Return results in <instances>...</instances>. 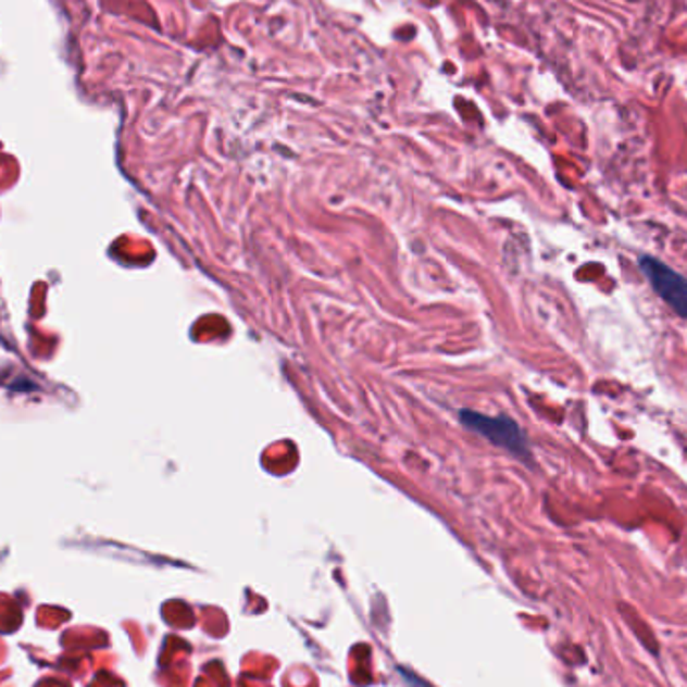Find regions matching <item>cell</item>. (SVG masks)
Returning a JSON list of instances; mask_svg holds the SVG:
<instances>
[{
	"instance_id": "6da1fadb",
	"label": "cell",
	"mask_w": 687,
	"mask_h": 687,
	"mask_svg": "<svg viewBox=\"0 0 687 687\" xmlns=\"http://www.w3.org/2000/svg\"><path fill=\"white\" fill-rule=\"evenodd\" d=\"M639 265L661 300L687 320V279L653 255H641Z\"/></svg>"
},
{
	"instance_id": "7a4b0ae2",
	"label": "cell",
	"mask_w": 687,
	"mask_h": 687,
	"mask_svg": "<svg viewBox=\"0 0 687 687\" xmlns=\"http://www.w3.org/2000/svg\"><path fill=\"white\" fill-rule=\"evenodd\" d=\"M463 421L469 428H473L478 435L489 438L492 445L507 449L521 459L529 457L527 440L523 437V430L519 428L515 421L502 419V416L501 419H489V416H480L475 412H464Z\"/></svg>"
}]
</instances>
